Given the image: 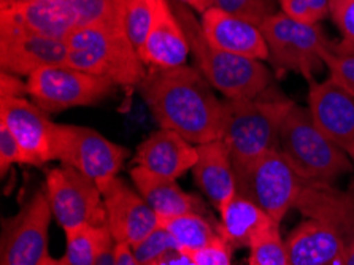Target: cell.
<instances>
[{
  "label": "cell",
  "mask_w": 354,
  "mask_h": 265,
  "mask_svg": "<svg viewBox=\"0 0 354 265\" xmlns=\"http://www.w3.org/2000/svg\"><path fill=\"white\" fill-rule=\"evenodd\" d=\"M158 0H127L124 8V30L137 48V51L143 46L145 40L151 30L156 16Z\"/></svg>",
  "instance_id": "cell-29"
},
{
  "label": "cell",
  "mask_w": 354,
  "mask_h": 265,
  "mask_svg": "<svg viewBox=\"0 0 354 265\" xmlns=\"http://www.w3.org/2000/svg\"><path fill=\"white\" fill-rule=\"evenodd\" d=\"M201 26L205 39L219 50L256 61L269 59V48L261 27L251 21L212 7L201 16Z\"/></svg>",
  "instance_id": "cell-18"
},
{
  "label": "cell",
  "mask_w": 354,
  "mask_h": 265,
  "mask_svg": "<svg viewBox=\"0 0 354 265\" xmlns=\"http://www.w3.org/2000/svg\"><path fill=\"white\" fill-rule=\"evenodd\" d=\"M97 265H116V243H110L100 254Z\"/></svg>",
  "instance_id": "cell-40"
},
{
  "label": "cell",
  "mask_w": 354,
  "mask_h": 265,
  "mask_svg": "<svg viewBox=\"0 0 354 265\" xmlns=\"http://www.w3.org/2000/svg\"><path fill=\"white\" fill-rule=\"evenodd\" d=\"M51 207L46 194L35 192L2 224L0 265H40L48 254Z\"/></svg>",
  "instance_id": "cell-11"
},
{
  "label": "cell",
  "mask_w": 354,
  "mask_h": 265,
  "mask_svg": "<svg viewBox=\"0 0 354 265\" xmlns=\"http://www.w3.org/2000/svg\"><path fill=\"white\" fill-rule=\"evenodd\" d=\"M0 27H12L66 40L78 29L77 18L62 0H37L10 10H0Z\"/></svg>",
  "instance_id": "cell-21"
},
{
  "label": "cell",
  "mask_w": 354,
  "mask_h": 265,
  "mask_svg": "<svg viewBox=\"0 0 354 265\" xmlns=\"http://www.w3.org/2000/svg\"><path fill=\"white\" fill-rule=\"evenodd\" d=\"M129 151L84 126L57 124L56 161L83 173L100 189L118 176Z\"/></svg>",
  "instance_id": "cell-8"
},
{
  "label": "cell",
  "mask_w": 354,
  "mask_h": 265,
  "mask_svg": "<svg viewBox=\"0 0 354 265\" xmlns=\"http://www.w3.org/2000/svg\"><path fill=\"white\" fill-rule=\"evenodd\" d=\"M0 99H13V97L29 95L28 83H23L16 75L2 72V83H0Z\"/></svg>",
  "instance_id": "cell-37"
},
{
  "label": "cell",
  "mask_w": 354,
  "mask_h": 265,
  "mask_svg": "<svg viewBox=\"0 0 354 265\" xmlns=\"http://www.w3.org/2000/svg\"><path fill=\"white\" fill-rule=\"evenodd\" d=\"M67 64L66 40L37 32L0 27V67L16 77H30L37 70Z\"/></svg>",
  "instance_id": "cell-14"
},
{
  "label": "cell",
  "mask_w": 354,
  "mask_h": 265,
  "mask_svg": "<svg viewBox=\"0 0 354 265\" xmlns=\"http://www.w3.org/2000/svg\"><path fill=\"white\" fill-rule=\"evenodd\" d=\"M308 110L327 138L345 151L354 146V97L334 80H310Z\"/></svg>",
  "instance_id": "cell-16"
},
{
  "label": "cell",
  "mask_w": 354,
  "mask_h": 265,
  "mask_svg": "<svg viewBox=\"0 0 354 265\" xmlns=\"http://www.w3.org/2000/svg\"><path fill=\"white\" fill-rule=\"evenodd\" d=\"M197 159V145H192L175 131L160 127L137 146L133 162L159 176L178 180L186 172L194 169Z\"/></svg>",
  "instance_id": "cell-19"
},
{
  "label": "cell",
  "mask_w": 354,
  "mask_h": 265,
  "mask_svg": "<svg viewBox=\"0 0 354 265\" xmlns=\"http://www.w3.org/2000/svg\"><path fill=\"white\" fill-rule=\"evenodd\" d=\"M77 18L80 27L109 24L124 29L127 0H62Z\"/></svg>",
  "instance_id": "cell-27"
},
{
  "label": "cell",
  "mask_w": 354,
  "mask_h": 265,
  "mask_svg": "<svg viewBox=\"0 0 354 265\" xmlns=\"http://www.w3.org/2000/svg\"><path fill=\"white\" fill-rule=\"evenodd\" d=\"M291 265H346L339 237L329 226L307 218L286 240Z\"/></svg>",
  "instance_id": "cell-22"
},
{
  "label": "cell",
  "mask_w": 354,
  "mask_h": 265,
  "mask_svg": "<svg viewBox=\"0 0 354 265\" xmlns=\"http://www.w3.org/2000/svg\"><path fill=\"white\" fill-rule=\"evenodd\" d=\"M213 7L259 26L277 13V0H212Z\"/></svg>",
  "instance_id": "cell-30"
},
{
  "label": "cell",
  "mask_w": 354,
  "mask_h": 265,
  "mask_svg": "<svg viewBox=\"0 0 354 265\" xmlns=\"http://www.w3.org/2000/svg\"><path fill=\"white\" fill-rule=\"evenodd\" d=\"M296 208L305 218L329 226L339 237L346 265H354V192L324 183H305Z\"/></svg>",
  "instance_id": "cell-15"
},
{
  "label": "cell",
  "mask_w": 354,
  "mask_h": 265,
  "mask_svg": "<svg viewBox=\"0 0 354 265\" xmlns=\"http://www.w3.org/2000/svg\"><path fill=\"white\" fill-rule=\"evenodd\" d=\"M160 226L165 227L174 237L178 251L187 254L201 250L218 235H221L214 232L212 224L202 213H186L160 219Z\"/></svg>",
  "instance_id": "cell-26"
},
{
  "label": "cell",
  "mask_w": 354,
  "mask_h": 265,
  "mask_svg": "<svg viewBox=\"0 0 354 265\" xmlns=\"http://www.w3.org/2000/svg\"><path fill=\"white\" fill-rule=\"evenodd\" d=\"M153 265H181V251L174 250L169 254H165L164 257H160L158 262H154Z\"/></svg>",
  "instance_id": "cell-41"
},
{
  "label": "cell",
  "mask_w": 354,
  "mask_h": 265,
  "mask_svg": "<svg viewBox=\"0 0 354 265\" xmlns=\"http://www.w3.org/2000/svg\"><path fill=\"white\" fill-rule=\"evenodd\" d=\"M66 257L71 265H97L100 254L113 243L106 226H80L66 232Z\"/></svg>",
  "instance_id": "cell-25"
},
{
  "label": "cell",
  "mask_w": 354,
  "mask_h": 265,
  "mask_svg": "<svg viewBox=\"0 0 354 265\" xmlns=\"http://www.w3.org/2000/svg\"><path fill=\"white\" fill-rule=\"evenodd\" d=\"M116 265H140L133 257V253L129 245L116 243Z\"/></svg>",
  "instance_id": "cell-38"
},
{
  "label": "cell",
  "mask_w": 354,
  "mask_h": 265,
  "mask_svg": "<svg viewBox=\"0 0 354 265\" xmlns=\"http://www.w3.org/2000/svg\"><path fill=\"white\" fill-rule=\"evenodd\" d=\"M0 122L15 135L23 164L41 167L56 161L57 124L34 102L26 97L0 99Z\"/></svg>",
  "instance_id": "cell-12"
},
{
  "label": "cell",
  "mask_w": 354,
  "mask_h": 265,
  "mask_svg": "<svg viewBox=\"0 0 354 265\" xmlns=\"http://www.w3.org/2000/svg\"><path fill=\"white\" fill-rule=\"evenodd\" d=\"M191 256L197 265H232V245L223 235H218L208 245L191 253Z\"/></svg>",
  "instance_id": "cell-34"
},
{
  "label": "cell",
  "mask_w": 354,
  "mask_h": 265,
  "mask_svg": "<svg viewBox=\"0 0 354 265\" xmlns=\"http://www.w3.org/2000/svg\"><path fill=\"white\" fill-rule=\"evenodd\" d=\"M237 194L246 197L280 224L305 186L280 149L270 151L246 164L234 165Z\"/></svg>",
  "instance_id": "cell-6"
},
{
  "label": "cell",
  "mask_w": 354,
  "mask_h": 265,
  "mask_svg": "<svg viewBox=\"0 0 354 265\" xmlns=\"http://www.w3.org/2000/svg\"><path fill=\"white\" fill-rule=\"evenodd\" d=\"M131 180L138 194L154 210L160 219L186 213H202V203L196 196L185 192L176 180L159 176L156 173L136 165L131 170Z\"/></svg>",
  "instance_id": "cell-23"
},
{
  "label": "cell",
  "mask_w": 354,
  "mask_h": 265,
  "mask_svg": "<svg viewBox=\"0 0 354 265\" xmlns=\"http://www.w3.org/2000/svg\"><path fill=\"white\" fill-rule=\"evenodd\" d=\"M280 153L307 183L332 185L354 170L350 154L316 126L308 107L294 105L283 122Z\"/></svg>",
  "instance_id": "cell-5"
},
{
  "label": "cell",
  "mask_w": 354,
  "mask_h": 265,
  "mask_svg": "<svg viewBox=\"0 0 354 265\" xmlns=\"http://www.w3.org/2000/svg\"><path fill=\"white\" fill-rule=\"evenodd\" d=\"M170 2H175V3H181V5H186L187 8L194 10L198 15H203L207 12L208 8L213 7L212 0H170Z\"/></svg>",
  "instance_id": "cell-39"
},
{
  "label": "cell",
  "mask_w": 354,
  "mask_h": 265,
  "mask_svg": "<svg viewBox=\"0 0 354 265\" xmlns=\"http://www.w3.org/2000/svg\"><path fill=\"white\" fill-rule=\"evenodd\" d=\"M294 105L272 86L253 99H224L221 140L234 165L246 164L280 148L283 122Z\"/></svg>",
  "instance_id": "cell-2"
},
{
  "label": "cell",
  "mask_w": 354,
  "mask_h": 265,
  "mask_svg": "<svg viewBox=\"0 0 354 265\" xmlns=\"http://www.w3.org/2000/svg\"><path fill=\"white\" fill-rule=\"evenodd\" d=\"M346 153H348V154H350V158H351V161H353V164H354V146H351V148H350V149H348V151H346Z\"/></svg>",
  "instance_id": "cell-45"
},
{
  "label": "cell",
  "mask_w": 354,
  "mask_h": 265,
  "mask_svg": "<svg viewBox=\"0 0 354 265\" xmlns=\"http://www.w3.org/2000/svg\"><path fill=\"white\" fill-rule=\"evenodd\" d=\"M269 59L275 68L288 70L312 80L324 66V56L335 51L319 24H304L277 12L261 24Z\"/></svg>",
  "instance_id": "cell-7"
},
{
  "label": "cell",
  "mask_w": 354,
  "mask_h": 265,
  "mask_svg": "<svg viewBox=\"0 0 354 265\" xmlns=\"http://www.w3.org/2000/svg\"><path fill=\"white\" fill-rule=\"evenodd\" d=\"M281 12L304 24H319L329 15V0H278Z\"/></svg>",
  "instance_id": "cell-32"
},
{
  "label": "cell",
  "mask_w": 354,
  "mask_h": 265,
  "mask_svg": "<svg viewBox=\"0 0 354 265\" xmlns=\"http://www.w3.org/2000/svg\"><path fill=\"white\" fill-rule=\"evenodd\" d=\"M174 10L183 24L197 70L226 99H253L269 88L272 73L262 61L219 50L203 35L201 21L191 8L175 3Z\"/></svg>",
  "instance_id": "cell-4"
},
{
  "label": "cell",
  "mask_w": 354,
  "mask_h": 265,
  "mask_svg": "<svg viewBox=\"0 0 354 265\" xmlns=\"http://www.w3.org/2000/svg\"><path fill=\"white\" fill-rule=\"evenodd\" d=\"M335 53L337 54H345V56H348V54H354V45H335Z\"/></svg>",
  "instance_id": "cell-44"
},
{
  "label": "cell",
  "mask_w": 354,
  "mask_h": 265,
  "mask_svg": "<svg viewBox=\"0 0 354 265\" xmlns=\"http://www.w3.org/2000/svg\"><path fill=\"white\" fill-rule=\"evenodd\" d=\"M324 66L329 72V78L354 97V54L345 56L330 51L324 56Z\"/></svg>",
  "instance_id": "cell-33"
},
{
  "label": "cell",
  "mask_w": 354,
  "mask_h": 265,
  "mask_svg": "<svg viewBox=\"0 0 354 265\" xmlns=\"http://www.w3.org/2000/svg\"><path fill=\"white\" fill-rule=\"evenodd\" d=\"M191 53L183 24L170 0H158L151 30L138 50L145 66L151 68H175L186 66Z\"/></svg>",
  "instance_id": "cell-17"
},
{
  "label": "cell",
  "mask_w": 354,
  "mask_h": 265,
  "mask_svg": "<svg viewBox=\"0 0 354 265\" xmlns=\"http://www.w3.org/2000/svg\"><path fill=\"white\" fill-rule=\"evenodd\" d=\"M67 66L109 80L115 86L138 88L147 68L122 27H80L66 39Z\"/></svg>",
  "instance_id": "cell-3"
},
{
  "label": "cell",
  "mask_w": 354,
  "mask_h": 265,
  "mask_svg": "<svg viewBox=\"0 0 354 265\" xmlns=\"http://www.w3.org/2000/svg\"><path fill=\"white\" fill-rule=\"evenodd\" d=\"M133 253V257L137 259V262L140 265H153L158 262L160 257H164L165 254L170 251L178 250L174 237L170 235V232L165 227L159 226L156 230H153L147 239L138 241L136 246H131Z\"/></svg>",
  "instance_id": "cell-31"
},
{
  "label": "cell",
  "mask_w": 354,
  "mask_h": 265,
  "mask_svg": "<svg viewBox=\"0 0 354 265\" xmlns=\"http://www.w3.org/2000/svg\"><path fill=\"white\" fill-rule=\"evenodd\" d=\"M45 194L53 218L64 232L80 226H106V210L100 188L68 165L46 172Z\"/></svg>",
  "instance_id": "cell-10"
},
{
  "label": "cell",
  "mask_w": 354,
  "mask_h": 265,
  "mask_svg": "<svg viewBox=\"0 0 354 265\" xmlns=\"http://www.w3.org/2000/svg\"><path fill=\"white\" fill-rule=\"evenodd\" d=\"M40 265H71V262H68L66 254H64L62 257H53L48 254V256L43 259V262Z\"/></svg>",
  "instance_id": "cell-43"
},
{
  "label": "cell",
  "mask_w": 354,
  "mask_h": 265,
  "mask_svg": "<svg viewBox=\"0 0 354 265\" xmlns=\"http://www.w3.org/2000/svg\"><path fill=\"white\" fill-rule=\"evenodd\" d=\"M15 164L23 165L21 148L10 129L3 122H0V175H7L10 167Z\"/></svg>",
  "instance_id": "cell-36"
},
{
  "label": "cell",
  "mask_w": 354,
  "mask_h": 265,
  "mask_svg": "<svg viewBox=\"0 0 354 265\" xmlns=\"http://www.w3.org/2000/svg\"><path fill=\"white\" fill-rule=\"evenodd\" d=\"M250 264L254 265H291L286 241L280 235V224H272L262 230L250 245Z\"/></svg>",
  "instance_id": "cell-28"
},
{
  "label": "cell",
  "mask_w": 354,
  "mask_h": 265,
  "mask_svg": "<svg viewBox=\"0 0 354 265\" xmlns=\"http://www.w3.org/2000/svg\"><path fill=\"white\" fill-rule=\"evenodd\" d=\"M116 86L67 64L37 70L28 78L32 102L46 113H59L77 107H91L113 94Z\"/></svg>",
  "instance_id": "cell-9"
},
{
  "label": "cell",
  "mask_w": 354,
  "mask_h": 265,
  "mask_svg": "<svg viewBox=\"0 0 354 265\" xmlns=\"http://www.w3.org/2000/svg\"><path fill=\"white\" fill-rule=\"evenodd\" d=\"M100 191L106 210V227L115 243L136 246L160 226L154 210L122 178H113Z\"/></svg>",
  "instance_id": "cell-13"
},
{
  "label": "cell",
  "mask_w": 354,
  "mask_h": 265,
  "mask_svg": "<svg viewBox=\"0 0 354 265\" xmlns=\"http://www.w3.org/2000/svg\"><path fill=\"white\" fill-rule=\"evenodd\" d=\"M329 15L342 32L340 45H354V0H329Z\"/></svg>",
  "instance_id": "cell-35"
},
{
  "label": "cell",
  "mask_w": 354,
  "mask_h": 265,
  "mask_svg": "<svg viewBox=\"0 0 354 265\" xmlns=\"http://www.w3.org/2000/svg\"><path fill=\"white\" fill-rule=\"evenodd\" d=\"M221 234L232 246H248L251 245L262 230L272 224H277L264 210H261L256 203L251 202L240 194L224 207L221 212Z\"/></svg>",
  "instance_id": "cell-24"
},
{
  "label": "cell",
  "mask_w": 354,
  "mask_h": 265,
  "mask_svg": "<svg viewBox=\"0 0 354 265\" xmlns=\"http://www.w3.org/2000/svg\"><path fill=\"white\" fill-rule=\"evenodd\" d=\"M197 149L198 159L192 175L213 207L221 212L237 194L232 158L223 140L197 145Z\"/></svg>",
  "instance_id": "cell-20"
},
{
  "label": "cell",
  "mask_w": 354,
  "mask_h": 265,
  "mask_svg": "<svg viewBox=\"0 0 354 265\" xmlns=\"http://www.w3.org/2000/svg\"><path fill=\"white\" fill-rule=\"evenodd\" d=\"M138 91L162 129L183 135L192 145L221 140L224 100L197 68H151Z\"/></svg>",
  "instance_id": "cell-1"
},
{
  "label": "cell",
  "mask_w": 354,
  "mask_h": 265,
  "mask_svg": "<svg viewBox=\"0 0 354 265\" xmlns=\"http://www.w3.org/2000/svg\"><path fill=\"white\" fill-rule=\"evenodd\" d=\"M250 265H254V264H250Z\"/></svg>",
  "instance_id": "cell-46"
},
{
  "label": "cell",
  "mask_w": 354,
  "mask_h": 265,
  "mask_svg": "<svg viewBox=\"0 0 354 265\" xmlns=\"http://www.w3.org/2000/svg\"><path fill=\"white\" fill-rule=\"evenodd\" d=\"M37 0H0V10H10L16 7H23V5L34 3Z\"/></svg>",
  "instance_id": "cell-42"
}]
</instances>
